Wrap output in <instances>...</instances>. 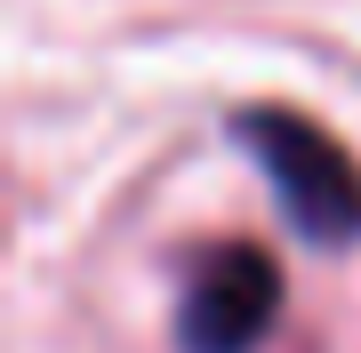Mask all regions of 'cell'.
I'll list each match as a JSON object with an SVG mask.
<instances>
[{
	"label": "cell",
	"mask_w": 361,
	"mask_h": 353,
	"mask_svg": "<svg viewBox=\"0 0 361 353\" xmlns=\"http://www.w3.org/2000/svg\"><path fill=\"white\" fill-rule=\"evenodd\" d=\"M233 137H241V153L265 169L281 217L313 249H353L361 241V161L322 129V120H305L289 105H241L233 113Z\"/></svg>",
	"instance_id": "1"
},
{
	"label": "cell",
	"mask_w": 361,
	"mask_h": 353,
	"mask_svg": "<svg viewBox=\"0 0 361 353\" xmlns=\"http://www.w3.org/2000/svg\"><path fill=\"white\" fill-rule=\"evenodd\" d=\"M281 257L257 241H209L177 297V353H257L281 321Z\"/></svg>",
	"instance_id": "2"
}]
</instances>
